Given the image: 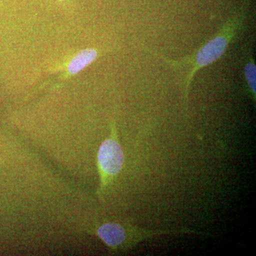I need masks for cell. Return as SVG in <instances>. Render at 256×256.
<instances>
[{
    "label": "cell",
    "instance_id": "6da1fadb",
    "mask_svg": "<svg viewBox=\"0 0 256 256\" xmlns=\"http://www.w3.org/2000/svg\"><path fill=\"white\" fill-rule=\"evenodd\" d=\"M185 233L197 234V232L185 228L178 230H146L138 228L130 224L116 222L101 224L95 230L96 235L105 242L112 254L128 252L139 242L150 237Z\"/></svg>",
    "mask_w": 256,
    "mask_h": 256
},
{
    "label": "cell",
    "instance_id": "7a4b0ae2",
    "mask_svg": "<svg viewBox=\"0 0 256 256\" xmlns=\"http://www.w3.org/2000/svg\"><path fill=\"white\" fill-rule=\"evenodd\" d=\"M242 20H244V16L242 13L236 14L224 24L214 38L207 42L206 44L204 45L203 47L197 52L194 60H192L193 67L186 80V87H185L186 88L185 95L186 99H188V88L194 74L200 69L210 65L222 57V56L225 53L228 44L233 40L242 28Z\"/></svg>",
    "mask_w": 256,
    "mask_h": 256
},
{
    "label": "cell",
    "instance_id": "3957f363",
    "mask_svg": "<svg viewBox=\"0 0 256 256\" xmlns=\"http://www.w3.org/2000/svg\"><path fill=\"white\" fill-rule=\"evenodd\" d=\"M124 150L120 144L117 130L112 124L110 137L101 144L97 156L98 169L100 176V188L98 195L102 196L106 188L112 183L124 168Z\"/></svg>",
    "mask_w": 256,
    "mask_h": 256
},
{
    "label": "cell",
    "instance_id": "277c9868",
    "mask_svg": "<svg viewBox=\"0 0 256 256\" xmlns=\"http://www.w3.org/2000/svg\"><path fill=\"white\" fill-rule=\"evenodd\" d=\"M97 52L92 48L82 50L70 62L68 66V70L70 74H76L82 69L95 60L97 57Z\"/></svg>",
    "mask_w": 256,
    "mask_h": 256
},
{
    "label": "cell",
    "instance_id": "5b68a950",
    "mask_svg": "<svg viewBox=\"0 0 256 256\" xmlns=\"http://www.w3.org/2000/svg\"><path fill=\"white\" fill-rule=\"evenodd\" d=\"M256 68L254 60H250L245 66V76L254 99H256Z\"/></svg>",
    "mask_w": 256,
    "mask_h": 256
}]
</instances>
